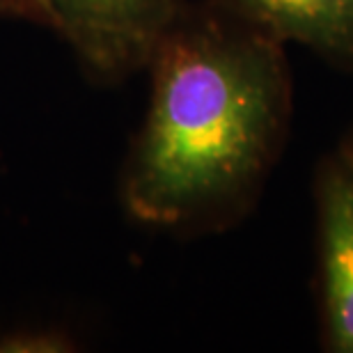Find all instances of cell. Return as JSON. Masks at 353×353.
Listing matches in <instances>:
<instances>
[{
  "mask_svg": "<svg viewBox=\"0 0 353 353\" xmlns=\"http://www.w3.org/2000/svg\"><path fill=\"white\" fill-rule=\"evenodd\" d=\"M150 101L117 176L129 221L176 239L248 218L287 147V44L230 0H186L147 60Z\"/></svg>",
  "mask_w": 353,
  "mask_h": 353,
  "instance_id": "obj_1",
  "label": "cell"
},
{
  "mask_svg": "<svg viewBox=\"0 0 353 353\" xmlns=\"http://www.w3.org/2000/svg\"><path fill=\"white\" fill-rule=\"evenodd\" d=\"M285 44L353 72V0H230Z\"/></svg>",
  "mask_w": 353,
  "mask_h": 353,
  "instance_id": "obj_4",
  "label": "cell"
},
{
  "mask_svg": "<svg viewBox=\"0 0 353 353\" xmlns=\"http://www.w3.org/2000/svg\"><path fill=\"white\" fill-rule=\"evenodd\" d=\"M321 347L353 353V161L340 147L314 172Z\"/></svg>",
  "mask_w": 353,
  "mask_h": 353,
  "instance_id": "obj_3",
  "label": "cell"
},
{
  "mask_svg": "<svg viewBox=\"0 0 353 353\" xmlns=\"http://www.w3.org/2000/svg\"><path fill=\"white\" fill-rule=\"evenodd\" d=\"M79 337L51 321L17 323L0 330V353H69L79 351Z\"/></svg>",
  "mask_w": 353,
  "mask_h": 353,
  "instance_id": "obj_5",
  "label": "cell"
},
{
  "mask_svg": "<svg viewBox=\"0 0 353 353\" xmlns=\"http://www.w3.org/2000/svg\"><path fill=\"white\" fill-rule=\"evenodd\" d=\"M0 21L28 23L53 32V14L46 0H0Z\"/></svg>",
  "mask_w": 353,
  "mask_h": 353,
  "instance_id": "obj_6",
  "label": "cell"
},
{
  "mask_svg": "<svg viewBox=\"0 0 353 353\" xmlns=\"http://www.w3.org/2000/svg\"><path fill=\"white\" fill-rule=\"evenodd\" d=\"M53 34L65 41L83 76L117 88L143 74L147 60L186 0H46Z\"/></svg>",
  "mask_w": 353,
  "mask_h": 353,
  "instance_id": "obj_2",
  "label": "cell"
},
{
  "mask_svg": "<svg viewBox=\"0 0 353 353\" xmlns=\"http://www.w3.org/2000/svg\"><path fill=\"white\" fill-rule=\"evenodd\" d=\"M337 147H340V150H342V152L347 154V157H349V159L353 161V126H351V129H349V133H347V136L342 138V143L337 145Z\"/></svg>",
  "mask_w": 353,
  "mask_h": 353,
  "instance_id": "obj_7",
  "label": "cell"
}]
</instances>
